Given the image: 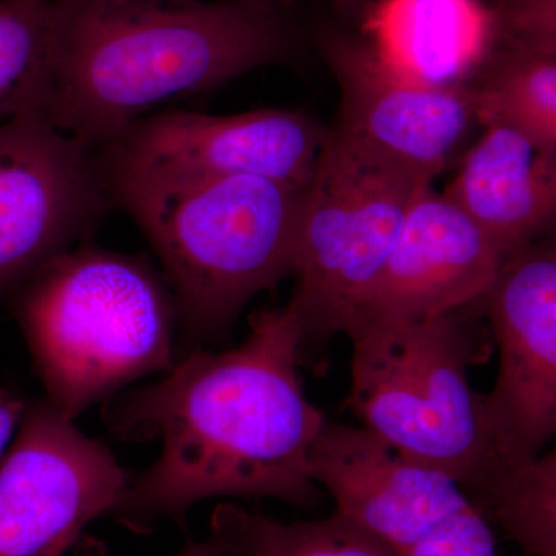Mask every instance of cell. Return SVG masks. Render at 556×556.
<instances>
[{
  "label": "cell",
  "mask_w": 556,
  "mask_h": 556,
  "mask_svg": "<svg viewBox=\"0 0 556 556\" xmlns=\"http://www.w3.org/2000/svg\"><path fill=\"white\" fill-rule=\"evenodd\" d=\"M302 332L291 305L249 316V336L223 353L193 350L153 386L105 405L113 437L160 439L161 455L130 479L109 515L150 532L182 525L211 497L316 504L309 455L327 424L300 379Z\"/></svg>",
  "instance_id": "cell-1"
},
{
  "label": "cell",
  "mask_w": 556,
  "mask_h": 556,
  "mask_svg": "<svg viewBox=\"0 0 556 556\" xmlns=\"http://www.w3.org/2000/svg\"><path fill=\"white\" fill-rule=\"evenodd\" d=\"M270 0H51L31 112L100 150L161 105L294 58Z\"/></svg>",
  "instance_id": "cell-2"
},
{
  "label": "cell",
  "mask_w": 556,
  "mask_h": 556,
  "mask_svg": "<svg viewBox=\"0 0 556 556\" xmlns=\"http://www.w3.org/2000/svg\"><path fill=\"white\" fill-rule=\"evenodd\" d=\"M113 206L148 237L186 336L225 334L258 292L294 276L305 186L105 170Z\"/></svg>",
  "instance_id": "cell-3"
},
{
  "label": "cell",
  "mask_w": 556,
  "mask_h": 556,
  "mask_svg": "<svg viewBox=\"0 0 556 556\" xmlns=\"http://www.w3.org/2000/svg\"><path fill=\"white\" fill-rule=\"evenodd\" d=\"M9 299L46 401L68 419L177 362V303L144 257L83 243Z\"/></svg>",
  "instance_id": "cell-4"
},
{
  "label": "cell",
  "mask_w": 556,
  "mask_h": 556,
  "mask_svg": "<svg viewBox=\"0 0 556 556\" xmlns=\"http://www.w3.org/2000/svg\"><path fill=\"white\" fill-rule=\"evenodd\" d=\"M463 311L350 336L346 408L397 453L444 471L468 500L511 463L490 428L467 368L484 354Z\"/></svg>",
  "instance_id": "cell-5"
},
{
  "label": "cell",
  "mask_w": 556,
  "mask_h": 556,
  "mask_svg": "<svg viewBox=\"0 0 556 556\" xmlns=\"http://www.w3.org/2000/svg\"><path fill=\"white\" fill-rule=\"evenodd\" d=\"M433 179L365 142L328 129L303 193L289 305L303 350L346 334L382 273L409 208Z\"/></svg>",
  "instance_id": "cell-6"
},
{
  "label": "cell",
  "mask_w": 556,
  "mask_h": 556,
  "mask_svg": "<svg viewBox=\"0 0 556 556\" xmlns=\"http://www.w3.org/2000/svg\"><path fill=\"white\" fill-rule=\"evenodd\" d=\"M113 207L91 150L27 112L0 124V300L87 243Z\"/></svg>",
  "instance_id": "cell-7"
},
{
  "label": "cell",
  "mask_w": 556,
  "mask_h": 556,
  "mask_svg": "<svg viewBox=\"0 0 556 556\" xmlns=\"http://www.w3.org/2000/svg\"><path fill=\"white\" fill-rule=\"evenodd\" d=\"M130 477L46 399L28 404L0 464V556H62Z\"/></svg>",
  "instance_id": "cell-8"
},
{
  "label": "cell",
  "mask_w": 556,
  "mask_h": 556,
  "mask_svg": "<svg viewBox=\"0 0 556 556\" xmlns=\"http://www.w3.org/2000/svg\"><path fill=\"white\" fill-rule=\"evenodd\" d=\"M318 47L340 91L338 129L433 181L447 169L479 123L467 80L420 78L353 33L325 30Z\"/></svg>",
  "instance_id": "cell-9"
},
{
  "label": "cell",
  "mask_w": 556,
  "mask_h": 556,
  "mask_svg": "<svg viewBox=\"0 0 556 556\" xmlns=\"http://www.w3.org/2000/svg\"><path fill=\"white\" fill-rule=\"evenodd\" d=\"M328 130L291 109L214 116L159 110L97 150L105 170L177 177L255 175L306 186Z\"/></svg>",
  "instance_id": "cell-10"
},
{
  "label": "cell",
  "mask_w": 556,
  "mask_h": 556,
  "mask_svg": "<svg viewBox=\"0 0 556 556\" xmlns=\"http://www.w3.org/2000/svg\"><path fill=\"white\" fill-rule=\"evenodd\" d=\"M478 302L500 350L486 419L504 455L532 459L556 431L555 241L510 255Z\"/></svg>",
  "instance_id": "cell-11"
},
{
  "label": "cell",
  "mask_w": 556,
  "mask_h": 556,
  "mask_svg": "<svg viewBox=\"0 0 556 556\" xmlns=\"http://www.w3.org/2000/svg\"><path fill=\"white\" fill-rule=\"evenodd\" d=\"M444 193H419L382 273L358 305L357 329L427 320L477 303L506 262Z\"/></svg>",
  "instance_id": "cell-12"
},
{
  "label": "cell",
  "mask_w": 556,
  "mask_h": 556,
  "mask_svg": "<svg viewBox=\"0 0 556 556\" xmlns=\"http://www.w3.org/2000/svg\"><path fill=\"white\" fill-rule=\"evenodd\" d=\"M309 470L331 493L338 514L399 556L473 506L455 479L402 456L365 427L327 420L311 448Z\"/></svg>",
  "instance_id": "cell-13"
},
{
  "label": "cell",
  "mask_w": 556,
  "mask_h": 556,
  "mask_svg": "<svg viewBox=\"0 0 556 556\" xmlns=\"http://www.w3.org/2000/svg\"><path fill=\"white\" fill-rule=\"evenodd\" d=\"M444 195L508 258L554 229L556 152L503 124H485Z\"/></svg>",
  "instance_id": "cell-14"
},
{
  "label": "cell",
  "mask_w": 556,
  "mask_h": 556,
  "mask_svg": "<svg viewBox=\"0 0 556 556\" xmlns=\"http://www.w3.org/2000/svg\"><path fill=\"white\" fill-rule=\"evenodd\" d=\"M481 124L517 130L556 152V50L497 43L467 80Z\"/></svg>",
  "instance_id": "cell-15"
},
{
  "label": "cell",
  "mask_w": 556,
  "mask_h": 556,
  "mask_svg": "<svg viewBox=\"0 0 556 556\" xmlns=\"http://www.w3.org/2000/svg\"><path fill=\"white\" fill-rule=\"evenodd\" d=\"M206 543L212 556H399L338 511L317 521L281 522L236 504L215 508Z\"/></svg>",
  "instance_id": "cell-16"
},
{
  "label": "cell",
  "mask_w": 556,
  "mask_h": 556,
  "mask_svg": "<svg viewBox=\"0 0 556 556\" xmlns=\"http://www.w3.org/2000/svg\"><path fill=\"white\" fill-rule=\"evenodd\" d=\"M471 504L530 556H556V455L517 460L496 471Z\"/></svg>",
  "instance_id": "cell-17"
},
{
  "label": "cell",
  "mask_w": 556,
  "mask_h": 556,
  "mask_svg": "<svg viewBox=\"0 0 556 556\" xmlns=\"http://www.w3.org/2000/svg\"><path fill=\"white\" fill-rule=\"evenodd\" d=\"M50 7L51 0H0V124L35 104Z\"/></svg>",
  "instance_id": "cell-18"
},
{
  "label": "cell",
  "mask_w": 556,
  "mask_h": 556,
  "mask_svg": "<svg viewBox=\"0 0 556 556\" xmlns=\"http://www.w3.org/2000/svg\"><path fill=\"white\" fill-rule=\"evenodd\" d=\"M489 14L490 46L556 50V0H497Z\"/></svg>",
  "instance_id": "cell-19"
},
{
  "label": "cell",
  "mask_w": 556,
  "mask_h": 556,
  "mask_svg": "<svg viewBox=\"0 0 556 556\" xmlns=\"http://www.w3.org/2000/svg\"><path fill=\"white\" fill-rule=\"evenodd\" d=\"M404 556H496L489 521L477 507L445 519Z\"/></svg>",
  "instance_id": "cell-20"
},
{
  "label": "cell",
  "mask_w": 556,
  "mask_h": 556,
  "mask_svg": "<svg viewBox=\"0 0 556 556\" xmlns=\"http://www.w3.org/2000/svg\"><path fill=\"white\" fill-rule=\"evenodd\" d=\"M28 402L10 388H0V464L7 455L11 439L20 430Z\"/></svg>",
  "instance_id": "cell-21"
},
{
  "label": "cell",
  "mask_w": 556,
  "mask_h": 556,
  "mask_svg": "<svg viewBox=\"0 0 556 556\" xmlns=\"http://www.w3.org/2000/svg\"><path fill=\"white\" fill-rule=\"evenodd\" d=\"M178 556H212V552L206 540L189 541Z\"/></svg>",
  "instance_id": "cell-22"
},
{
  "label": "cell",
  "mask_w": 556,
  "mask_h": 556,
  "mask_svg": "<svg viewBox=\"0 0 556 556\" xmlns=\"http://www.w3.org/2000/svg\"><path fill=\"white\" fill-rule=\"evenodd\" d=\"M270 2L281 3L285 0H270ZM331 2L343 13H356L364 5V0H331Z\"/></svg>",
  "instance_id": "cell-23"
}]
</instances>
